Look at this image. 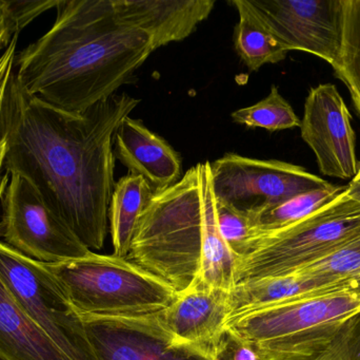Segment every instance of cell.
I'll list each match as a JSON object with an SVG mask.
<instances>
[{"label": "cell", "mask_w": 360, "mask_h": 360, "mask_svg": "<svg viewBox=\"0 0 360 360\" xmlns=\"http://www.w3.org/2000/svg\"><path fill=\"white\" fill-rule=\"evenodd\" d=\"M0 275L21 308L68 360H98L79 314L48 264L0 240Z\"/></svg>", "instance_id": "52a82bcc"}, {"label": "cell", "mask_w": 360, "mask_h": 360, "mask_svg": "<svg viewBox=\"0 0 360 360\" xmlns=\"http://www.w3.org/2000/svg\"><path fill=\"white\" fill-rule=\"evenodd\" d=\"M15 35L17 34L14 33L12 25L8 21L4 0H0V55L10 44L11 40Z\"/></svg>", "instance_id": "f1b7e54d"}, {"label": "cell", "mask_w": 360, "mask_h": 360, "mask_svg": "<svg viewBox=\"0 0 360 360\" xmlns=\"http://www.w3.org/2000/svg\"><path fill=\"white\" fill-rule=\"evenodd\" d=\"M58 1L59 0H31V1L4 0L8 21L12 25L13 31L17 35L34 19L51 8H56Z\"/></svg>", "instance_id": "4316f807"}, {"label": "cell", "mask_w": 360, "mask_h": 360, "mask_svg": "<svg viewBox=\"0 0 360 360\" xmlns=\"http://www.w3.org/2000/svg\"><path fill=\"white\" fill-rule=\"evenodd\" d=\"M216 200L248 216L329 182L302 166L226 154L211 163Z\"/></svg>", "instance_id": "9c48e42d"}, {"label": "cell", "mask_w": 360, "mask_h": 360, "mask_svg": "<svg viewBox=\"0 0 360 360\" xmlns=\"http://www.w3.org/2000/svg\"><path fill=\"white\" fill-rule=\"evenodd\" d=\"M290 51L310 53L333 66L344 31V0H247Z\"/></svg>", "instance_id": "30bf717a"}, {"label": "cell", "mask_w": 360, "mask_h": 360, "mask_svg": "<svg viewBox=\"0 0 360 360\" xmlns=\"http://www.w3.org/2000/svg\"><path fill=\"white\" fill-rule=\"evenodd\" d=\"M139 101L116 93L86 111L72 113L27 93L14 73L11 77L4 171L32 182L90 251L103 249L108 234L116 131Z\"/></svg>", "instance_id": "6da1fadb"}, {"label": "cell", "mask_w": 360, "mask_h": 360, "mask_svg": "<svg viewBox=\"0 0 360 360\" xmlns=\"http://www.w3.org/2000/svg\"><path fill=\"white\" fill-rule=\"evenodd\" d=\"M217 221L222 238L238 260L248 255L255 238L250 216L217 202Z\"/></svg>", "instance_id": "cb8c5ba5"}, {"label": "cell", "mask_w": 360, "mask_h": 360, "mask_svg": "<svg viewBox=\"0 0 360 360\" xmlns=\"http://www.w3.org/2000/svg\"><path fill=\"white\" fill-rule=\"evenodd\" d=\"M345 190L346 186L329 183L327 186L302 192L250 216L255 237L281 230L304 219L335 200Z\"/></svg>", "instance_id": "ffe728a7"}, {"label": "cell", "mask_w": 360, "mask_h": 360, "mask_svg": "<svg viewBox=\"0 0 360 360\" xmlns=\"http://www.w3.org/2000/svg\"><path fill=\"white\" fill-rule=\"evenodd\" d=\"M300 272L333 280L360 281V237Z\"/></svg>", "instance_id": "603a6c76"}, {"label": "cell", "mask_w": 360, "mask_h": 360, "mask_svg": "<svg viewBox=\"0 0 360 360\" xmlns=\"http://www.w3.org/2000/svg\"><path fill=\"white\" fill-rule=\"evenodd\" d=\"M114 144L115 159L129 173L143 178L154 192L174 185L181 178L179 154L141 120L127 116L116 131Z\"/></svg>", "instance_id": "5bb4252c"}, {"label": "cell", "mask_w": 360, "mask_h": 360, "mask_svg": "<svg viewBox=\"0 0 360 360\" xmlns=\"http://www.w3.org/2000/svg\"><path fill=\"white\" fill-rule=\"evenodd\" d=\"M359 285V281L333 280L304 272L238 283L230 292L229 319L273 304L357 292Z\"/></svg>", "instance_id": "2e32d148"}, {"label": "cell", "mask_w": 360, "mask_h": 360, "mask_svg": "<svg viewBox=\"0 0 360 360\" xmlns=\"http://www.w3.org/2000/svg\"><path fill=\"white\" fill-rule=\"evenodd\" d=\"M312 360H360V311L344 321Z\"/></svg>", "instance_id": "d4e9b609"}, {"label": "cell", "mask_w": 360, "mask_h": 360, "mask_svg": "<svg viewBox=\"0 0 360 360\" xmlns=\"http://www.w3.org/2000/svg\"><path fill=\"white\" fill-rule=\"evenodd\" d=\"M153 194L139 175L128 173L116 182L108 213L114 255L128 257L139 219Z\"/></svg>", "instance_id": "ac0fdd59"}, {"label": "cell", "mask_w": 360, "mask_h": 360, "mask_svg": "<svg viewBox=\"0 0 360 360\" xmlns=\"http://www.w3.org/2000/svg\"><path fill=\"white\" fill-rule=\"evenodd\" d=\"M0 360H68L27 316L1 275Z\"/></svg>", "instance_id": "e0dca14e"}, {"label": "cell", "mask_w": 360, "mask_h": 360, "mask_svg": "<svg viewBox=\"0 0 360 360\" xmlns=\"http://www.w3.org/2000/svg\"><path fill=\"white\" fill-rule=\"evenodd\" d=\"M2 196L0 232L4 243L22 255L44 263L82 258L90 249L46 204L27 178L6 173Z\"/></svg>", "instance_id": "ba28073f"}, {"label": "cell", "mask_w": 360, "mask_h": 360, "mask_svg": "<svg viewBox=\"0 0 360 360\" xmlns=\"http://www.w3.org/2000/svg\"><path fill=\"white\" fill-rule=\"evenodd\" d=\"M359 311L360 294L346 292L248 311L231 317L226 328L259 360H312Z\"/></svg>", "instance_id": "277c9868"}, {"label": "cell", "mask_w": 360, "mask_h": 360, "mask_svg": "<svg viewBox=\"0 0 360 360\" xmlns=\"http://www.w3.org/2000/svg\"><path fill=\"white\" fill-rule=\"evenodd\" d=\"M133 25L150 36L154 50L181 42L207 18L215 0H114Z\"/></svg>", "instance_id": "9a60e30c"}, {"label": "cell", "mask_w": 360, "mask_h": 360, "mask_svg": "<svg viewBox=\"0 0 360 360\" xmlns=\"http://www.w3.org/2000/svg\"><path fill=\"white\" fill-rule=\"evenodd\" d=\"M214 357L215 360H259L250 345L237 337L226 328L218 340Z\"/></svg>", "instance_id": "83f0119b"}, {"label": "cell", "mask_w": 360, "mask_h": 360, "mask_svg": "<svg viewBox=\"0 0 360 360\" xmlns=\"http://www.w3.org/2000/svg\"><path fill=\"white\" fill-rule=\"evenodd\" d=\"M233 122L248 128H262L275 132L300 126V118L292 106L273 85L268 97L250 107L241 108L231 114Z\"/></svg>", "instance_id": "7402d4cb"}, {"label": "cell", "mask_w": 360, "mask_h": 360, "mask_svg": "<svg viewBox=\"0 0 360 360\" xmlns=\"http://www.w3.org/2000/svg\"><path fill=\"white\" fill-rule=\"evenodd\" d=\"M127 258L177 293L195 280L228 292L236 287L238 257L218 228L211 162L195 165L174 185L154 192Z\"/></svg>", "instance_id": "3957f363"}, {"label": "cell", "mask_w": 360, "mask_h": 360, "mask_svg": "<svg viewBox=\"0 0 360 360\" xmlns=\"http://www.w3.org/2000/svg\"><path fill=\"white\" fill-rule=\"evenodd\" d=\"M360 116V0H344V31L340 56L333 66Z\"/></svg>", "instance_id": "44dd1931"}, {"label": "cell", "mask_w": 360, "mask_h": 360, "mask_svg": "<svg viewBox=\"0 0 360 360\" xmlns=\"http://www.w3.org/2000/svg\"><path fill=\"white\" fill-rule=\"evenodd\" d=\"M231 4L239 16L233 37L235 50L250 71L283 61L291 51L252 10L247 0H232Z\"/></svg>", "instance_id": "d6986e66"}, {"label": "cell", "mask_w": 360, "mask_h": 360, "mask_svg": "<svg viewBox=\"0 0 360 360\" xmlns=\"http://www.w3.org/2000/svg\"><path fill=\"white\" fill-rule=\"evenodd\" d=\"M52 27L17 53L14 75L30 94L82 113L132 82L154 48L114 0H59Z\"/></svg>", "instance_id": "7a4b0ae2"}, {"label": "cell", "mask_w": 360, "mask_h": 360, "mask_svg": "<svg viewBox=\"0 0 360 360\" xmlns=\"http://www.w3.org/2000/svg\"><path fill=\"white\" fill-rule=\"evenodd\" d=\"M300 128L323 175L353 179L359 167L356 135L351 125L350 111L334 85L311 89Z\"/></svg>", "instance_id": "7c38bea8"}, {"label": "cell", "mask_w": 360, "mask_h": 360, "mask_svg": "<svg viewBox=\"0 0 360 360\" xmlns=\"http://www.w3.org/2000/svg\"><path fill=\"white\" fill-rule=\"evenodd\" d=\"M357 293L360 294V281H359V289H357Z\"/></svg>", "instance_id": "4dcf8cb0"}, {"label": "cell", "mask_w": 360, "mask_h": 360, "mask_svg": "<svg viewBox=\"0 0 360 360\" xmlns=\"http://www.w3.org/2000/svg\"><path fill=\"white\" fill-rule=\"evenodd\" d=\"M346 190L350 196L360 201V163L357 167L356 173L353 177L352 181L347 186Z\"/></svg>", "instance_id": "f546056e"}, {"label": "cell", "mask_w": 360, "mask_h": 360, "mask_svg": "<svg viewBox=\"0 0 360 360\" xmlns=\"http://www.w3.org/2000/svg\"><path fill=\"white\" fill-rule=\"evenodd\" d=\"M17 40H18V35H15L11 40L10 44L0 55V207H1L4 188H6V182H8V175L4 171V160H6V152L4 109H6L11 77L14 73L15 58H16L17 54Z\"/></svg>", "instance_id": "484cf974"}, {"label": "cell", "mask_w": 360, "mask_h": 360, "mask_svg": "<svg viewBox=\"0 0 360 360\" xmlns=\"http://www.w3.org/2000/svg\"><path fill=\"white\" fill-rule=\"evenodd\" d=\"M158 315L176 342L214 354L230 317V292L194 281Z\"/></svg>", "instance_id": "4fadbf2b"}, {"label": "cell", "mask_w": 360, "mask_h": 360, "mask_svg": "<svg viewBox=\"0 0 360 360\" xmlns=\"http://www.w3.org/2000/svg\"><path fill=\"white\" fill-rule=\"evenodd\" d=\"M158 313L143 316H79L98 360H215L210 351L176 342L162 325Z\"/></svg>", "instance_id": "8fae6325"}, {"label": "cell", "mask_w": 360, "mask_h": 360, "mask_svg": "<svg viewBox=\"0 0 360 360\" xmlns=\"http://www.w3.org/2000/svg\"><path fill=\"white\" fill-rule=\"evenodd\" d=\"M76 312L93 316L155 314L168 308L179 293L128 258L88 255L46 263Z\"/></svg>", "instance_id": "5b68a950"}, {"label": "cell", "mask_w": 360, "mask_h": 360, "mask_svg": "<svg viewBox=\"0 0 360 360\" xmlns=\"http://www.w3.org/2000/svg\"><path fill=\"white\" fill-rule=\"evenodd\" d=\"M360 237V201L344 190L304 219L257 235L238 260L237 285L300 272Z\"/></svg>", "instance_id": "8992f818"}]
</instances>
